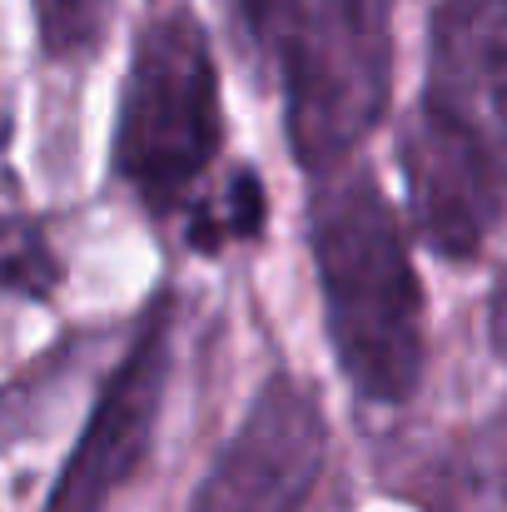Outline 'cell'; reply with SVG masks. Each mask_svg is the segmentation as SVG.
<instances>
[{"label": "cell", "mask_w": 507, "mask_h": 512, "mask_svg": "<svg viewBox=\"0 0 507 512\" xmlns=\"http://www.w3.org/2000/svg\"><path fill=\"white\" fill-rule=\"evenodd\" d=\"M398 160L423 244L443 259H473L507 204L503 174L493 170L483 145L423 100L403 130Z\"/></svg>", "instance_id": "8992f818"}, {"label": "cell", "mask_w": 507, "mask_h": 512, "mask_svg": "<svg viewBox=\"0 0 507 512\" xmlns=\"http://www.w3.org/2000/svg\"><path fill=\"white\" fill-rule=\"evenodd\" d=\"M169 299H160L145 319V329L135 334L130 353L115 363V373L105 378L90 423L80 433V443L65 458L60 483L50 488L45 512H105L110 498L140 473L155 428H160V408H165L169 388Z\"/></svg>", "instance_id": "5b68a950"}, {"label": "cell", "mask_w": 507, "mask_h": 512, "mask_svg": "<svg viewBox=\"0 0 507 512\" xmlns=\"http://www.w3.org/2000/svg\"><path fill=\"white\" fill-rule=\"evenodd\" d=\"M319 184L309 249L343 378L368 403H408L423 378V284L373 174Z\"/></svg>", "instance_id": "6da1fadb"}, {"label": "cell", "mask_w": 507, "mask_h": 512, "mask_svg": "<svg viewBox=\"0 0 507 512\" xmlns=\"http://www.w3.org/2000/svg\"><path fill=\"white\" fill-rule=\"evenodd\" d=\"M115 0H30L35 10V30H40V50L50 60H80L100 45L105 20H110Z\"/></svg>", "instance_id": "9c48e42d"}, {"label": "cell", "mask_w": 507, "mask_h": 512, "mask_svg": "<svg viewBox=\"0 0 507 512\" xmlns=\"http://www.w3.org/2000/svg\"><path fill=\"white\" fill-rule=\"evenodd\" d=\"M488 334H493V348L498 358H507V274L493 284V304H488Z\"/></svg>", "instance_id": "8fae6325"}, {"label": "cell", "mask_w": 507, "mask_h": 512, "mask_svg": "<svg viewBox=\"0 0 507 512\" xmlns=\"http://www.w3.org/2000/svg\"><path fill=\"white\" fill-rule=\"evenodd\" d=\"M10 135V110H5V100H0V140Z\"/></svg>", "instance_id": "7c38bea8"}, {"label": "cell", "mask_w": 507, "mask_h": 512, "mask_svg": "<svg viewBox=\"0 0 507 512\" xmlns=\"http://www.w3.org/2000/svg\"><path fill=\"white\" fill-rule=\"evenodd\" d=\"M329 458V423L314 388L274 373L234 438L219 448L189 512H299Z\"/></svg>", "instance_id": "277c9868"}, {"label": "cell", "mask_w": 507, "mask_h": 512, "mask_svg": "<svg viewBox=\"0 0 507 512\" xmlns=\"http://www.w3.org/2000/svg\"><path fill=\"white\" fill-rule=\"evenodd\" d=\"M279 60L299 170L334 174L383 120L393 85V0H229Z\"/></svg>", "instance_id": "7a4b0ae2"}, {"label": "cell", "mask_w": 507, "mask_h": 512, "mask_svg": "<svg viewBox=\"0 0 507 512\" xmlns=\"http://www.w3.org/2000/svg\"><path fill=\"white\" fill-rule=\"evenodd\" d=\"M423 100L463 125L507 184V0H443L433 10Z\"/></svg>", "instance_id": "52a82bcc"}, {"label": "cell", "mask_w": 507, "mask_h": 512, "mask_svg": "<svg viewBox=\"0 0 507 512\" xmlns=\"http://www.w3.org/2000/svg\"><path fill=\"white\" fill-rule=\"evenodd\" d=\"M219 140L224 115L209 35L189 10H169L140 30L130 55L115 120V174L155 214H169L209 170Z\"/></svg>", "instance_id": "3957f363"}, {"label": "cell", "mask_w": 507, "mask_h": 512, "mask_svg": "<svg viewBox=\"0 0 507 512\" xmlns=\"http://www.w3.org/2000/svg\"><path fill=\"white\" fill-rule=\"evenodd\" d=\"M259 229H264V189L249 170L234 174V184L189 224L199 249H214L219 239H254Z\"/></svg>", "instance_id": "30bf717a"}, {"label": "cell", "mask_w": 507, "mask_h": 512, "mask_svg": "<svg viewBox=\"0 0 507 512\" xmlns=\"http://www.w3.org/2000/svg\"><path fill=\"white\" fill-rule=\"evenodd\" d=\"M60 284V264L45 244V234L30 219L0 214V289L25 299H50Z\"/></svg>", "instance_id": "ba28073f"}]
</instances>
